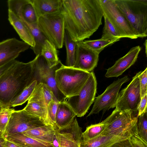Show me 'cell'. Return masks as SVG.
<instances>
[{"mask_svg":"<svg viewBox=\"0 0 147 147\" xmlns=\"http://www.w3.org/2000/svg\"><path fill=\"white\" fill-rule=\"evenodd\" d=\"M65 30L76 42L89 38L102 24L99 0H62Z\"/></svg>","mask_w":147,"mask_h":147,"instance_id":"6da1fadb","label":"cell"},{"mask_svg":"<svg viewBox=\"0 0 147 147\" xmlns=\"http://www.w3.org/2000/svg\"><path fill=\"white\" fill-rule=\"evenodd\" d=\"M34 59L27 63L16 61L0 77V106L10 107L24 90L35 80Z\"/></svg>","mask_w":147,"mask_h":147,"instance_id":"7a4b0ae2","label":"cell"},{"mask_svg":"<svg viewBox=\"0 0 147 147\" xmlns=\"http://www.w3.org/2000/svg\"><path fill=\"white\" fill-rule=\"evenodd\" d=\"M137 38L147 36V0H114Z\"/></svg>","mask_w":147,"mask_h":147,"instance_id":"3957f363","label":"cell"},{"mask_svg":"<svg viewBox=\"0 0 147 147\" xmlns=\"http://www.w3.org/2000/svg\"><path fill=\"white\" fill-rule=\"evenodd\" d=\"M90 73L62 64L55 71L57 87L66 98L78 95L86 82Z\"/></svg>","mask_w":147,"mask_h":147,"instance_id":"277c9868","label":"cell"},{"mask_svg":"<svg viewBox=\"0 0 147 147\" xmlns=\"http://www.w3.org/2000/svg\"><path fill=\"white\" fill-rule=\"evenodd\" d=\"M134 113L130 111L114 110L101 122L105 128L100 135L131 136L138 132V116H134Z\"/></svg>","mask_w":147,"mask_h":147,"instance_id":"5b68a950","label":"cell"},{"mask_svg":"<svg viewBox=\"0 0 147 147\" xmlns=\"http://www.w3.org/2000/svg\"><path fill=\"white\" fill-rule=\"evenodd\" d=\"M37 24L40 31L48 40L57 48L62 47L65 29L62 9L58 12L40 16Z\"/></svg>","mask_w":147,"mask_h":147,"instance_id":"8992f818","label":"cell"},{"mask_svg":"<svg viewBox=\"0 0 147 147\" xmlns=\"http://www.w3.org/2000/svg\"><path fill=\"white\" fill-rule=\"evenodd\" d=\"M97 85L94 74L91 72L79 94L68 98L65 100L77 117L84 116L94 102L96 93Z\"/></svg>","mask_w":147,"mask_h":147,"instance_id":"52a82bcc","label":"cell"},{"mask_svg":"<svg viewBox=\"0 0 147 147\" xmlns=\"http://www.w3.org/2000/svg\"><path fill=\"white\" fill-rule=\"evenodd\" d=\"M46 124L40 118L30 114L24 109L14 110L11 114L3 136L4 138L11 134L23 133Z\"/></svg>","mask_w":147,"mask_h":147,"instance_id":"ba28073f","label":"cell"},{"mask_svg":"<svg viewBox=\"0 0 147 147\" xmlns=\"http://www.w3.org/2000/svg\"><path fill=\"white\" fill-rule=\"evenodd\" d=\"M34 59L33 66L34 78L37 83H42L46 84L59 102L65 101L66 98L58 89L55 78V71L61 65V62L56 66L50 68L41 55L36 56Z\"/></svg>","mask_w":147,"mask_h":147,"instance_id":"9c48e42d","label":"cell"},{"mask_svg":"<svg viewBox=\"0 0 147 147\" xmlns=\"http://www.w3.org/2000/svg\"><path fill=\"white\" fill-rule=\"evenodd\" d=\"M141 71L132 78L130 83L119 92L115 110L138 111L141 100L138 76Z\"/></svg>","mask_w":147,"mask_h":147,"instance_id":"30bf717a","label":"cell"},{"mask_svg":"<svg viewBox=\"0 0 147 147\" xmlns=\"http://www.w3.org/2000/svg\"><path fill=\"white\" fill-rule=\"evenodd\" d=\"M129 80V78L126 76L114 81L108 86L102 94L96 97L92 109L87 117L98 114L101 111L103 114L106 111L115 107L119 90L123 84Z\"/></svg>","mask_w":147,"mask_h":147,"instance_id":"8fae6325","label":"cell"},{"mask_svg":"<svg viewBox=\"0 0 147 147\" xmlns=\"http://www.w3.org/2000/svg\"><path fill=\"white\" fill-rule=\"evenodd\" d=\"M103 17H106L124 38H138L134 34L125 18L116 6L114 0H99Z\"/></svg>","mask_w":147,"mask_h":147,"instance_id":"7c38bea8","label":"cell"},{"mask_svg":"<svg viewBox=\"0 0 147 147\" xmlns=\"http://www.w3.org/2000/svg\"><path fill=\"white\" fill-rule=\"evenodd\" d=\"M82 133L75 118L69 125L56 130L53 144L55 147H80Z\"/></svg>","mask_w":147,"mask_h":147,"instance_id":"4fadbf2b","label":"cell"},{"mask_svg":"<svg viewBox=\"0 0 147 147\" xmlns=\"http://www.w3.org/2000/svg\"><path fill=\"white\" fill-rule=\"evenodd\" d=\"M23 109L30 114L40 118L46 124L52 125L49 119L44 97L43 83H37L28 100L27 105Z\"/></svg>","mask_w":147,"mask_h":147,"instance_id":"5bb4252c","label":"cell"},{"mask_svg":"<svg viewBox=\"0 0 147 147\" xmlns=\"http://www.w3.org/2000/svg\"><path fill=\"white\" fill-rule=\"evenodd\" d=\"M99 54L89 47L83 41L78 42L76 48L75 63L73 67L91 72L97 66Z\"/></svg>","mask_w":147,"mask_h":147,"instance_id":"9a60e30c","label":"cell"},{"mask_svg":"<svg viewBox=\"0 0 147 147\" xmlns=\"http://www.w3.org/2000/svg\"><path fill=\"white\" fill-rule=\"evenodd\" d=\"M30 47L27 43L15 38L0 42V67L15 60L21 53Z\"/></svg>","mask_w":147,"mask_h":147,"instance_id":"2e32d148","label":"cell"},{"mask_svg":"<svg viewBox=\"0 0 147 147\" xmlns=\"http://www.w3.org/2000/svg\"><path fill=\"white\" fill-rule=\"evenodd\" d=\"M8 10L21 20L33 24L38 23V18L31 0H9Z\"/></svg>","mask_w":147,"mask_h":147,"instance_id":"e0dca14e","label":"cell"},{"mask_svg":"<svg viewBox=\"0 0 147 147\" xmlns=\"http://www.w3.org/2000/svg\"><path fill=\"white\" fill-rule=\"evenodd\" d=\"M141 50L139 46L131 49L125 55L119 59L113 65L107 69L105 77H117L121 75L135 63Z\"/></svg>","mask_w":147,"mask_h":147,"instance_id":"ac0fdd59","label":"cell"},{"mask_svg":"<svg viewBox=\"0 0 147 147\" xmlns=\"http://www.w3.org/2000/svg\"><path fill=\"white\" fill-rule=\"evenodd\" d=\"M76 115L65 100L59 103L56 114L55 129L57 130L70 125Z\"/></svg>","mask_w":147,"mask_h":147,"instance_id":"d6986e66","label":"cell"},{"mask_svg":"<svg viewBox=\"0 0 147 147\" xmlns=\"http://www.w3.org/2000/svg\"><path fill=\"white\" fill-rule=\"evenodd\" d=\"M4 138L21 147H55L52 144L30 137L22 133L11 134Z\"/></svg>","mask_w":147,"mask_h":147,"instance_id":"ffe728a7","label":"cell"},{"mask_svg":"<svg viewBox=\"0 0 147 147\" xmlns=\"http://www.w3.org/2000/svg\"><path fill=\"white\" fill-rule=\"evenodd\" d=\"M8 19L10 24L23 41L28 44L30 48L35 46L34 38L29 30L23 22L11 11L8 10Z\"/></svg>","mask_w":147,"mask_h":147,"instance_id":"44dd1931","label":"cell"},{"mask_svg":"<svg viewBox=\"0 0 147 147\" xmlns=\"http://www.w3.org/2000/svg\"><path fill=\"white\" fill-rule=\"evenodd\" d=\"M38 18L61 10L62 0H31Z\"/></svg>","mask_w":147,"mask_h":147,"instance_id":"7402d4cb","label":"cell"},{"mask_svg":"<svg viewBox=\"0 0 147 147\" xmlns=\"http://www.w3.org/2000/svg\"><path fill=\"white\" fill-rule=\"evenodd\" d=\"M130 137L114 135L98 136L87 141L81 140L80 147H110L115 143Z\"/></svg>","mask_w":147,"mask_h":147,"instance_id":"603a6c76","label":"cell"},{"mask_svg":"<svg viewBox=\"0 0 147 147\" xmlns=\"http://www.w3.org/2000/svg\"><path fill=\"white\" fill-rule=\"evenodd\" d=\"M55 131L52 125L46 124L22 133L30 137L53 144Z\"/></svg>","mask_w":147,"mask_h":147,"instance_id":"cb8c5ba5","label":"cell"},{"mask_svg":"<svg viewBox=\"0 0 147 147\" xmlns=\"http://www.w3.org/2000/svg\"><path fill=\"white\" fill-rule=\"evenodd\" d=\"M21 21L27 27L34 38L35 46L31 49L36 56L40 55L42 48L47 39L40 31L37 23L31 24Z\"/></svg>","mask_w":147,"mask_h":147,"instance_id":"d4e9b609","label":"cell"},{"mask_svg":"<svg viewBox=\"0 0 147 147\" xmlns=\"http://www.w3.org/2000/svg\"><path fill=\"white\" fill-rule=\"evenodd\" d=\"M55 46L51 42L46 40L42 48L40 55L45 60L50 68L56 66L61 62L59 60Z\"/></svg>","mask_w":147,"mask_h":147,"instance_id":"484cf974","label":"cell"},{"mask_svg":"<svg viewBox=\"0 0 147 147\" xmlns=\"http://www.w3.org/2000/svg\"><path fill=\"white\" fill-rule=\"evenodd\" d=\"M120 38H102L92 40H85L83 43L92 49L99 54L107 47L119 40Z\"/></svg>","mask_w":147,"mask_h":147,"instance_id":"4316f807","label":"cell"},{"mask_svg":"<svg viewBox=\"0 0 147 147\" xmlns=\"http://www.w3.org/2000/svg\"><path fill=\"white\" fill-rule=\"evenodd\" d=\"M64 42L66 49V66L73 67L74 65L76 46L78 42L73 41L65 30Z\"/></svg>","mask_w":147,"mask_h":147,"instance_id":"83f0119b","label":"cell"},{"mask_svg":"<svg viewBox=\"0 0 147 147\" xmlns=\"http://www.w3.org/2000/svg\"><path fill=\"white\" fill-rule=\"evenodd\" d=\"M37 84V80L33 81L11 103L10 107H14L22 105L28 100Z\"/></svg>","mask_w":147,"mask_h":147,"instance_id":"f1b7e54d","label":"cell"},{"mask_svg":"<svg viewBox=\"0 0 147 147\" xmlns=\"http://www.w3.org/2000/svg\"><path fill=\"white\" fill-rule=\"evenodd\" d=\"M104 128V125L102 122L88 126L82 132L81 140L87 141L96 137L102 133Z\"/></svg>","mask_w":147,"mask_h":147,"instance_id":"f546056e","label":"cell"},{"mask_svg":"<svg viewBox=\"0 0 147 147\" xmlns=\"http://www.w3.org/2000/svg\"><path fill=\"white\" fill-rule=\"evenodd\" d=\"M105 24L102 38H124L116 27L106 17H104Z\"/></svg>","mask_w":147,"mask_h":147,"instance_id":"4dcf8cb0","label":"cell"},{"mask_svg":"<svg viewBox=\"0 0 147 147\" xmlns=\"http://www.w3.org/2000/svg\"><path fill=\"white\" fill-rule=\"evenodd\" d=\"M137 129L139 136L147 141V110L138 116Z\"/></svg>","mask_w":147,"mask_h":147,"instance_id":"1f68e13d","label":"cell"},{"mask_svg":"<svg viewBox=\"0 0 147 147\" xmlns=\"http://www.w3.org/2000/svg\"><path fill=\"white\" fill-rule=\"evenodd\" d=\"M15 109L10 107H2L0 111V131L4 133L11 114Z\"/></svg>","mask_w":147,"mask_h":147,"instance_id":"d6a6232c","label":"cell"},{"mask_svg":"<svg viewBox=\"0 0 147 147\" xmlns=\"http://www.w3.org/2000/svg\"><path fill=\"white\" fill-rule=\"evenodd\" d=\"M59 102L52 100L50 102L47 108L50 122L55 129L56 114Z\"/></svg>","mask_w":147,"mask_h":147,"instance_id":"836d02e7","label":"cell"},{"mask_svg":"<svg viewBox=\"0 0 147 147\" xmlns=\"http://www.w3.org/2000/svg\"><path fill=\"white\" fill-rule=\"evenodd\" d=\"M147 68L146 67L144 71H141L138 76L141 99L147 93Z\"/></svg>","mask_w":147,"mask_h":147,"instance_id":"e575fe53","label":"cell"},{"mask_svg":"<svg viewBox=\"0 0 147 147\" xmlns=\"http://www.w3.org/2000/svg\"><path fill=\"white\" fill-rule=\"evenodd\" d=\"M129 140L132 147H147V141L141 138L138 132L131 136Z\"/></svg>","mask_w":147,"mask_h":147,"instance_id":"d590c367","label":"cell"},{"mask_svg":"<svg viewBox=\"0 0 147 147\" xmlns=\"http://www.w3.org/2000/svg\"><path fill=\"white\" fill-rule=\"evenodd\" d=\"M43 90L44 97L47 108L48 105L51 101L54 100L59 102L56 98L50 88L46 84L43 83Z\"/></svg>","mask_w":147,"mask_h":147,"instance_id":"8d00e7d4","label":"cell"},{"mask_svg":"<svg viewBox=\"0 0 147 147\" xmlns=\"http://www.w3.org/2000/svg\"><path fill=\"white\" fill-rule=\"evenodd\" d=\"M147 93H146L141 98L139 105L138 109V116L142 114L146 110H147Z\"/></svg>","mask_w":147,"mask_h":147,"instance_id":"74e56055","label":"cell"},{"mask_svg":"<svg viewBox=\"0 0 147 147\" xmlns=\"http://www.w3.org/2000/svg\"><path fill=\"white\" fill-rule=\"evenodd\" d=\"M110 147H132L128 139L119 141L112 145Z\"/></svg>","mask_w":147,"mask_h":147,"instance_id":"f35d334b","label":"cell"},{"mask_svg":"<svg viewBox=\"0 0 147 147\" xmlns=\"http://www.w3.org/2000/svg\"><path fill=\"white\" fill-rule=\"evenodd\" d=\"M16 60L12 61L0 67V77L16 61Z\"/></svg>","mask_w":147,"mask_h":147,"instance_id":"ab89813d","label":"cell"},{"mask_svg":"<svg viewBox=\"0 0 147 147\" xmlns=\"http://www.w3.org/2000/svg\"><path fill=\"white\" fill-rule=\"evenodd\" d=\"M4 147H21L17 144L6 140Z\"/></svg>","mask_w":147,"mask_h":147,"instance_id":"60d3db41","label":"cell"},{"mask_svg":"<svg viewBox=\"0 0 147 147\" xmlns=\"http://www.w3.org/2000/svg\"><path fill=\"white\" fill-rule=\"evenodd\" d=\"M5 141L3 137L0 138V147H4Z\"/></svg>","mask_w":147,"mask_h":147,"instance_id":"b9f144b4","label":"cell"},{"mask_svg":"<svg viewBox=\"0 0 147 147\" xmlns=\"http://www.w3.org/2000/svg\"><path fill=\"white\" fill-rule=\"evenodd\" d=\"M147 40H146L144 43L145 47V53L146 55H147Z\"/></svg>","mask_w":147,"mask_h":147,"instance_id":"7bdbcfd3","label":"cell"},{"mask_svg":"<svg viewBox=\"0 0 147 147\" xmlns=\"http://www.w3.org/2000/svg\"><path fill=\"white\" fill-rule=\"evenodd\" d=\"M3 137V134L0 131V138Z\"/></svg>","mask_w":147,"mask_h":147,"instance_id":"ee69618b","label":"cell"},{"mask_svg":"<svg viewBox=\"0 0 147 147\" xmlns=\"http://www.w3.org/2000/svg\"><path fill=\"white\" fill-rule=\"evenodd\" d=\"M2 108V107L0 106V111L1 110Z\"/></svg>","mask_w":147,"mask_h":147,"instance_id":"f6af8a7d","label":"cell"}]
</instances>
